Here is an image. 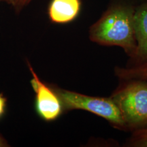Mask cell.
Returning a JSON list of instances; mask_svg holds the SVG:
<instances>
[{"label": "cell", "mask_w": 147, "mask_h": 147, "mask_svg": "<svg viewBox=\"0 0 147 147\" xmlns=\"http://www.w3.org/2000/svg\"><path fill=\"white\" fill-rule=\"evenodd\" d=\"M7 100L2 93H0V118L5 113Z\"/></svg>", "instance_id": "obj_10"}, {"label": "cell", "mask_w": 147, "mask_h": 147, "mask_svg": "<svg viewBox=\"0 0 147 147\" xmlns=\"http://www.w3.org/2000/svg\"><path fill=\"white\" fill-rule=\"evenodd\" d=\"M136 49L126 66H134L147 60V2L136 5L134 16Z\"/></svg>", "instance_id": "obj_5"}, {"label": "cell", "mask_w": 147, "mask_h": 147, "mask_svg": "<svg viewBox=\"0 0 147 147\" xmlns=\"http://www.w3.org/2000/svg\"><path fill=\"white\" fill-rule=\"evenodd\" d=\"M32 0H14V3L12 6L17 13L20 12L23 10L24 7L29 4Z\"/></svg>", "instance_id": "obj_9"}, {"label": "cell", "mask_w": 147, "mask_h": 147, "mask_svg": "<svg viewBox=\"0 0 147 147\" xmlns=\"http://www.w3.org/2000/svg\"><path fill=\"white\" fill-rule=\"evenodd\" d=\"M61 101L63 112L82 110L105 119L113 127L125 131L120 110L111 97H95L51 84Z\"/></svg>", "instance_id": "obj_3"}, {"label": "cell", "mask_w": 147, "mask_h": 147, "mask_svg": "<svg viewBox=\"0 0 147 147\" xmlns=\"http://www.w3.org/2000/svg\"><path fill=\"white\" fill-rule=\"evenodd\" d=\"M114 72L120 80L130 79L147 80V60L142 63L134 66H116L114 69Z\"/></svg>", "instance_id": "obj_7"}, {"label": "cell", "mask_w": 147, "mask_h": 147, "mask_svg": "<svg viewBox=\"0 0 147 147\" xmlns=\"http://www.w3.org/2000/svg\"><path fill=\"white\" fill-rule=\"evenodd\" d=\"M136 5L132 0H111L100 18L89 27L90 40L104 47H120L129 59L133 57L136 49Z\"/></svg>", "instance_id": "obj_1"}, {"label": "cell", "mask_w": 147, "mask_h": 147, "mask_svg": "<svg viewBox=\"0 0 147 147\" xmlns=\"http://www.w3.org/2000/svg\"><path fill=\"white\" fill-rule=\"evenodd\" d=\"M125 144L126 146L147 147V128L131 132Z\"/></svg>", "instance_id": "obj_8"}, {"label": "cell", "mask_w": 147, "mask_h": 147, "mask_svg": "<svg viewBox=\"0 0 147 147\" xmlns=\"http://www.w3.org/2000/svg\"><path fill=\"white\" fill-rule=\"evenodd\" d=\"M9 146H10V145L8 144V142L5 140L4 138H3L1 135H0V147H6Z\"/></svg>", "instance_id": "obj_11"}, {"label": "cell", "mask_w": 147, "mask_h": 147, "mask_svg": "<svg viewBox=\"0 0 147 147\" xmlns=\"http://www.w3.org/2000/svg\"><path fill=\"white\" fill-rule=\"evenodd\" d=\"M32 74L31 84L36 93L35 108L38 115L47 122L55 121L63 113L61 101L51 84H47L40 80L32 65L27 61Z\"/></svg>", "instance_id": "obj_4"}, {"label": "cell", "mask_w": 147, "mask_h": 147, "mask_svg": "<svg viewBox=\"0 0 147 147\" xmlns=\"http://www.w3.org/2000/svg\"><path fill=\"white\" fill-rule=\"evenodd\" d=\"M134 3H136V5L140 4V3H146L147 0H132Z\"/></svg>", "instance_id": "obj_12"}, {"label": "cell", "mask_w": 147, "mask_h": 147, "mask_svg": "<svg viewBox=\"0 0 147 147\" xmlns=\"http://www.w3.org/2000/svg\"><path fill=\"white\" fill-rule=\"evenodd\" d=\"M0 1H5V2L8 3V4H10L12 5L14 3V0H0Z\"/></svg>", "instance_id": "obj_13"}, {"label": "cell", "mask_w": 147, "mask_h": 147, "mask_svg": "<svg viewBox=\"0 0 147 147\" xmlns=\"http://www.w3.org/2000/svg\"><path fill=\"white\" fill-rule=\"evenodd\" d=\"M110 97L120 110L125 131L147 128V80H121Z\"/></svg>", "instance_id": "obj_2"}, {"label": "cell", "mask_w": 147, "mask_h": 147, "mask_svg": "<svg viewBox=\"0 0 147 147\" xmlns=\"http://www.w3.org/2000/svg\"><path fill=\"white\" fill-rule=\"evenodd\" d=\"M81 8V0H51L48 15L53 23L67 24L78 17Z\"/></svg>", "instance_id": "obj_6"}]
</instances>
